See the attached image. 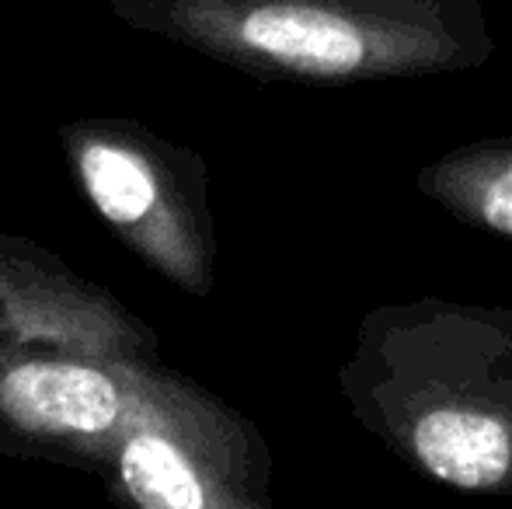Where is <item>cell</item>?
I'll use <instances>...</instances> for the list:
<instances>
[{
	"label": "cell",
	"instance_id": "cell-5",
	"mask_svg": "<svg viewBox=\"0 0 512 509\" xmlns=\"http://www.w3.org/2000/svg\"><path fill=\"white\" fill-rule=\"evenodd\" d=\"M157 367L0 339V457L102 471Z\"/></svg>",
	"mask_w": 512,
	"mask_h": 509
},
{
	"label": "cell",
	"instance_id": "cell-2",
	"mask_svg": "<svg viewBox=\"0 0 512 509\" xmlns=\"http://www.w3.org/2000/svg\"><path fill=\"white\" fill-rule=\"evenodd\" d=\"M129 28L258 77L384 81L481 67L485 0H108Z\"/></svg>",
	"mask_w": 512,
	"mask_h": 509
},
{
	"label": "cell",
	"instance_id": "cell-3",
	"mask_svg": "<svg viewBox=\"0 0 512 509\" xmlns=\"http://www.w3.org/2000/svg\"><path fill=\"white\" fill-rule=\"evenodd\" d=\"M91 210L147 269L192 297L216 283V224L206 164L126 119H74L60 129Z\"/></svg>",
	"mask_w": 512,
	"mask_h": 509
},
{
	"label": "cell",
	"instance_id": "cell-4",
	"mask_svg": "<svg viewBox=\"0 0 512 509\" xmlns=\"http://www.w3.org/2000/svg\"><path fill=\"white\" fill-rule=\"evenodd\" d=\"M98 475L140 509H269L272 454L227 401L157 367Z\"/></svg>",
	"mask_w": 512,
	"mask_h": 509
},
{
	"label": "cell",
	"instance_id": "cell-1",
	"mask_svg": "<svg viewBox=\"0 0 512 509\" xmlns=\"http://www.w3.org/2000/svg\"><path fill=\"white\" fill-rule=\"evenodd\" d=\"M338 384L366 433L460 492L512 489V311L377 307Z\"/></svg>",
	"mask_w": 512,
	"mask_h": 509
},
{
	"label": "cell",
	"instance_id": "cell-6",
	"mask_svg": "<svg viewBox=\"0 0 512 509\" xmlns=\"http://www.w3.org/2000/svg\"><path fill=\"white\" fill-rule=\"evenodd\" d=\"M0 339L102 360L157 363V335L105 286L0 231Z\"/></svg>",
	"mask_w": 512,
	"mask_h": 509
},
{
	"label": "cell",
	"instance_id": "cell-7",
	"mask_svg": "<svg viewBox=\"0 0 512 509\" xmlns=\"http://www.w3.org/2000/svg\"><path fill=\"white\" fill-rule=\"evenodd\" d=\"M418 189L464 224L512 241V136L467 143L425 164Z\"/></svg>",
	"mask_w": 512,
	"mask_h": 509
}]
</instances>
